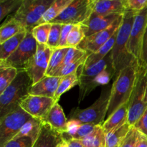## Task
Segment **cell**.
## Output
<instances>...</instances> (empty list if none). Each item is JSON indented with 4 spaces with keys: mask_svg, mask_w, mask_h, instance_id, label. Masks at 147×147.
<instances>
[{
    "mask_svg": "<svg viewBox=\"0 0 147 147\" xmlns=\"http://www.w3.org/2000/svg\"><path fill=\"white\" fill-rule=\"evenodd\" d=\"M139 133V131L134 126H131L129 133L121 142L119 147H136Z\"/></svg>",
    "mask_w": 147,
    "mask_h": 147,
    "instance_id": "obj_37",
    "label": "cell"
},
{
    "mask_svg": "<svg viewBox=\"0 0 147 147\" xmlns=\"http://www.w3.org/2000/svg\"><path fill=\"white\" fill-rule=\"evenodd\" d=\"M77 85H79V79L78 72L77 73H73V74L68 75V76L62 77L61 80H60L57 90H56L55 95V100L56 102H58L60 96L63 93L67 92V90H70L72 88L77 86Z\"/></svg>",
    "mask_w": 147,
    "mask_h": 147,
    "instance_id": "obj_29",
    "label": "cell"
},
{
    "mask_svg": "<svg viewBox=\"0 0 147 147\" xmlns=\"http://www.w3.org/2000/svg\"><path fill=\"white\" fill-rule=\"evenodd\" d=\"M24 32H27L25 27L17 20L9 17L7 21L1 24L0 28V45L11 37Z\"/></svg>",
    "mask_w": 147,
    "mask_h": 147,
    "instance_id": "obj_21",
    "label": "cell"
},
{
    "mask_svg": "<svg viewBox=\"0 0 147 147\" xmlns=\"http://www.w3.org/2000/svg\"><path fill=\"white\" fill-rule=\"evenodd\" d=\"M119 30H118L117 31H116V32L109 39V41H108L106 44L103 45L98 51H96V53H92L91 55H90L88 57L86 63L83 65V67L87 68V67H90V66L96 64V63H98L100 60L104 59L105 57H106L109 53L111 52L112 49H113V46H114L115 42H116V35H117V32L118 31H119Z\"/></svg>",
    "mask_w": 147,
    "mask_h": 147,
    "instance_id": "obj_22",
    "label": "cell"
},
{
    "mask_svg": "<svg viewBox=\"0 0 147 147\" xmlns=\"http://www.w3.org/2000/svg\"><path fill=\"white\" fill-rule=\"evenodd\" d=\"M131 127V126L127 122L106 134V147H119L121 142L129 133Z\"/></svg>",
    "mask_w": 147,
    "mask_h": 147,
    "instance_id": "obj_27",
    "label": "cell"
},
{
    "mask_svg": "<svg viewBox=\"0 0 147 147\" xmlns=\"http://www.w3.org/2000/svg\"><path fill=\"white\" fill-rule=\"evenodd\" d=\"M52 53L53 49L49 47L47 45L37 43V52L24 70L30 76L32 85L37 83L46 76Z\"/></svg>",
    "mask_w": 147,
    "mask_h": 147,
    "instance_id": "obj_11",
    "label": "cell"
},
{
    "mask_svg": "<svg viewBox=\"0 0 147 147\" xmlns=\"http://www.w3.org/2000/svg\"><path fill=\"white\" fill-rule=\"evenodd\" d=\"M33 144L34 143L30 138L25 136L11 139L3 147H32Z\"/></svg>",
    "mask_w": 147,
    "mask_h": 147,
    "instance_id": "obj_40",
    "label": "cell"
},
{
    "mask_svg": "<svg viewBox=\"0 0 147 147\" xmlns=\"http://www.w3.org/2000/svg\"><path fill=\"white\" fill-rule=\"evenodd\" d=\"M54 0H24L20 8L11 17L32 31L39 24L47 9Z\"/></svg>",
    "mask_w": 147,
    "mask_h": 147,
    "instance_id": "obj_7",
    "label": "cell"
},
{
    "mask_svg": "<svg viewBox=\"0 0 147 147\" xmlns=\"http://www.w3.org/2000/svg\"><path fill=\"white\" fill-rule=\"evenodd\" d=\"M86 37L83 27L81 24L73 25L67 40V45L68 47H77Z\"/></svg>",
    "mask_w": 147,
    "mask_h": 147,
    "instance_id": "obj_32",
    "label": "cell"
},
{
    "mask_svg": "<svg viewBox=\"0 0 147 147\" xmlns=\"http://www.w3.org/2000/svg\"><path fill=\"white\" fill-rule=\"evenodd\" d=\"M147 27V7L135 14L128 50L138 60L141 58L142 42Z\"/></svg>",
    "mask_w": 147,
    "mask_h": 147,
    "instance_id": "obj_12",
    "label": "cell"
},
{
    "mask_svg": "<svg viewBox=\"0 0 147 147\" xmlns=\"http://www.w3.org/2000/svg\"><path fill=\"white\" fill-rule=\"evenodd\" d=\"M24 0H1L0 1V20H3L14 10L17 11Z\"/></svg>",
    "mask_w": 147,
    "mask_h": 147,
    "instance_id": "obj_34",
    "label": "cell"
},
{
    "mask_svg": "<svg viewBox=\"0 0 147 147\" xmlns=\"http://www.w3.org/2000/svg\"><path fill=\"white\" fill-rule=\"evenodd\" d=\"M69 48L70 47L53 49L46 76H54L55 73L60 70Z\"/></svg>",
    "mask_w": 147,
    "mask_h": 147,
    "instance_id": "obj_26",
    "label": "cell"
},
{
    "mask_svg": "<svg viewBox=\"0 0 147 147\" xmlns=\"http://www.w3.org/2000/svg\"><path fill=\"white\" fill-rule=\"evenodd\" d=\"M63 140V135L53 131L47 125L42 124L39 136L32 147H57Z\"/></svg>",
    "mask_w": 147,
    "mask_h": 147,
    "instance_id": "obj_20",
    "label": "cell"
},
{
    "mask_svg": "<svg viewBox=\"0 0 147 147\" xmlns=\"http://www.w3.org/2000/svg\"><path fill=\"white\" fill-rule=\"evenodd\" d=\"M67 121H68L58 102L55 103L47 116L41 121L42 124L47 125L61 135L67 133Z\"/></svg>",
    "mask_w": 147,
    "mask_h": 147,
    "instance_id": "obj_16",
    "label": "cell"
},
{
    "mask_svg": "<svg viewBox=\"0 0 147 147\" xmlns=\"http://www.w3.org/2000/svg\"><path fill=\"white\" fill-rule=\"evenodd\" d=\"M19 71L12 67H0V94L16 78Z\"/></svg>",
    "mask_w": 147,
    "mask_h": 147,
    "instance_id": "obj_30",
    "label": "cell"
},
{
    "mask_svg": "<svg viewBox=\"0 0 147 147\" xmlns=\"http://www.w3.org/2000/svg\"><path fill=\"white\" fill-rule=\"evenodd\" d=\"M135 128L143 134L147 136V108L144 113H143L140 119H139L136 124L134 125Z\"/></svg>",
    "mask_w": 147,
    "mask_h": 147,
    "instance_id": "obj_42",
    "label": "cell"
},
{
    "mask_svg": "<svg viewBox=\"0 0 147 147\" xmlns=\"http://www.w3.org/2000/svg\"><path fill=\"white\" fill-rule=\"evenodd\" d=\"M73 25L72 24H63L61 30V34H60V44H59L58 48H64V47H68L67 45V40L70 31L73 29Z\"/></svg>",
    "mask_w": 147,
    "mask_h": 147,
    "instance_id": "obj_41",
    "label": "cell"
},
{
    "mask_svg": "<svg viewBox=\"0 0 147 147\" xmlns=\"http://www.w3.org/2000/svg\"><path fill=\"white\" fill-rule=\"evenodd\" d=\"M123 14H113L107 16L91 15L89 20L82 24L86 37L92 35L109 28Z\"/></svg>",
    "mask_w": 147,
    "mask_h": 147,
    "instance_id": "obj_15",
    "label": "cell"
},
{
    "mask_svg": "<svg viewBox=\"0 0 147 147\" xmlns=\"http://www.w3.org/2000/svg\"><path fill=\"white\" fill-rule=\"evenodd\" d=\"M147 108V67L139 63L137 78L129 104L128 123L134 126Z\"/></svg>",
    "mask_w": 147,
    "mask_h": 147,
    "instance_id": "obj_6",
    "label": "cell"
},
{
    "mask_svg": "<svg viewBox=\"0 0 147 147\" xmlns=\"http://www.w3.org/2000/svg\"><path fill=\"white\" fill-rule=\"evenodd\" d=\"M88 56L89 55H86L84 57L76 60V61H74L73 63H70L69 64L63 66L55 73V75L54 76H56V77H63V76H68V75L77 73L78 69L80 67V66H82L86 63V60H87Z\"/></svg>",
    "mask_w": 147,
    "mask_h": 147,
    "instance_id": "obj_33",
    "label": "cell"
},
{
    "mask_svg": "<svg viewBox=\"0 0 147 147\" xmlns=\"http://www.w3.org/2000/svg\"><path fill=\"white\" fill-rule=\"evenodd\" d=\"M73 1V0H54L53 4L47 9L39 22L38 25L46 23H50L56 17H58L62 11ZM37 25V26H38Z\"/></svg>",
    "mask_w": 147,
    "mask_h": 147,
    "instance_id": "obj_24",
    "label": "cell"
},
{
    "mask_svg": "<svg viewBox=\"0 0 147 147\" xmlns=\"http://www.w3.org/2000/svg\"><path fill=\"white\" fill-rule=\"evenodd\" d=\"M55 103L54 98L29 95L20 106L32 117L42 121Z\"/></svg>",
    "mask_w": 147,
    "mask_h": 147,
    "instance_id": "obj_14",
    "label": "cell"
},
{
    "mask_svg": "<svg viewBox=\"0 0 147 147\" xmlns=\"http://www.w3.org/2000/svg\"><path fill=\"white\" fill-rule=\"evenodd\" d=\"M126 11L139 12L147 7V0H126Z\"/></svg>",
    "mask_w": 147,
    "mask_h": 147,
    "instance_id": "obj_39",
    "label": "cell"
},
{
    "mask_svg": "<svg viewBox=\"0 0 147 147\" xmlns=\"http://www.w3.org/2000/svg\"><path fill=\"white\" fill-rule=\"evenodd\" d=\"M27 32L20 33L7 40L0 45V61L8 58L17 49L25 37Z\"/></svg>",
    "mask_w": 147,
    "mask_h": 147,
    "instance_id": "obj_25",
    "label": "cell"
},
{
    "mask_svg": "<svg viewBox=\"0 0 147 147\" xmlns=\"http://www.w3.org/2000/svg\"><path fill=\"white\" fill-rule=\"evenodd\" d=\"M111 90V87L103 88L99 98L88 108L85 109L77 108L72 110L69 120L76 121L80 124L103 125L107 114Z\"/></svg>",
    "mask_w": 147,
    "mask_h": 147,
    "instance_id": "obj_5",
    "label": "cell"
},
{
    "mask_svg": "<svg viewBox=\"0 0 147 147\" xmlns=\"http://www.w3.org/2000/svg\"><path fill=\"white\" fill-rule=\"evenodd\" d=\"M66 141L67 144V147H85L82 142L78 139H64Z\"/></svg>",
    "mask_w": 147,
    "mask_h": 147,
    "instance_id": "obj_45",
    "label": "cell"
},
{
    "mask_svg": "<svg viewBox=\"0 0 147 147\" xmlns=\"http://www.w3.org/2000/svg\"><path fill=\"white\" fill-rule=\"evenodd\" d=\"M123 16L122 15L121 17H119L109 28L85 37L83 41L78 46L77 48L86 52L89 55L92 53H96L103 45L106 44L109 39L119 30L121 24Z\"/></svg>",
    "mask_w": 147,
    "mask_h": 147,
    "instance_id": "obj_13",
    "label": "cell"
},
{
    "mask_svg": "<svg viewBox=\"0 0 147 147\" xmlns=\"http://www.w3.org/2000/svg\"><path fill=\"white\" fill-rule=\"evenodd\" d=\"M62 27H63V24H52L47 45L51 49H53H53L58 48L59 44H60Z\"/></svg>",
    "mask_w": 147,
    "mask_h": 147,
    "instance_id": "obj_35",
    "label": "cell"
},
{
    "mask_svg": "<svg viewBox=\"0 0 147 147\" xmlns=\"http://www.w3.org/2000/svg\"><path fill=\"white\" fill-rule=\"evenodd\" d=\"M93 11V0H73L51 24H82L89 20Z\"/></svg>",
    "mask_w": 147,
    "mask_h": 147,
    "instance_id": "obj_8",
    "label": "cell"
},
{
    "mask_svg": "<svg viewBox=\"0 0 147 147\" xmlns=\"http://www.w3.org/2000/svg\"><path fill=\"white\" fill-rule=\"evenodd\" d=\"M129 102L119 107L105 121L104 123L102 125V127L106 135L112 131L113 129L127 123L128 115H129Z\"/></svg>",
    "mask_w": 147,
    "mask_h": 147,
    "instance_id": "obj_19",
    "label": "cell"
},
{
    "mask_svg": "<svg viewBox=\"0 0 147 147\" xmlns=\"http://www.w3.org/2000/svg\"><path fill=\"white\" fill-rule=\"evenodd\" d=\"M125 1L126 0H93L92 15L123 14L126 11Z\"/></svg>",
    "mask_w": 147,
    "mask_h": 147,
    "instance_id": "obj_18",
    "label": "cell"
},
{
    "mask_svg": "<svg viewBox=\"0 0 147 147\" xmlns=\"http://www.w3.org/2000/svg\"><path fill=\"white\" fill-rule=\"evenodd\" d=\"M57 147H67V142H66L65 140L63 139L61 142L58 144Z\"/></svg>",
    "mask_w": 147,
    "mask_h": 147,
    "instance_id": "obj_46",
    "label": "cell"
},
{
    "mask_svg": "<svg viewBox=\"0 0 147 147\" xmlns=\"http://www.w3.org/2000/svg\"><path fill=\"white\" fill-rule=\"evenodd\" d=\"M106 139L102 125H97L93 133L80 141L85 147H106Z\"/></svg>",
    "mask_w": 147,
    "mask_h": 147,
    "instance_id": "obj_28",
    "label": "cell"
},
{
    "mask_svg": "<svg viewBox=\"0 0 147 147\" xmlns=\"http://www.w3.org/2000/svg\"><path fill=\"white\" fill-rule=\"evenodd\" d=\"M139 67V62L136 60L114 78L106 114L108 118L119 107L129 102L136 84Z\"/></svg>",
    "mask_w": 147,
    "mask_h": 147,
    "instance_id": "obj_2",
    "label": "cell"
},
{
    "mask_svg": "<svg viewBox=\"0 0 147 147\" xmlns=\"http://www.w3.org/2000/svg\"><path fill=\"white\" fill-rule=\"evenodd\" d=\"M86 55L88 54L86 52L80 50V49L77 48V47H70L68 51H67V54H66L65 57L61 67L65 65H67L69 63H73V62L76 61V60L82 58V57H84Z\"/></svg>",
    "mask_w": 147,
    "mask_h": 147,
    "instance_id": "obj_36",
    "label": "cell"
},
{
    "mask_svg": "<svg viewBox=\"0 0 147 147\" xmlns=\"http://www.w3.org/2000/svg\"><path fill=\"white\" fill-rule=\"evenodd\" d=\"M51 27V23H46V24H40L32 30L33 37L37 43L47 45Z\"/></svg>",
    "mask_w": 147,
    "mask_h": 147,
    "instance_id": "obj_31",
    "label": "cell"
},
{
    "mask_svg": "<svg viewBox=\"0 0 147 147\" xmlns=\"http://www.w3.org/2000/svg\"><path fill=\"white\" fill-rule=\"evenodd\" d=\"M139 63L147 67V27L144 36L143 42H142V53H141V58L139 60Z\"/></svg>",
    "mask_w": 147,
    "mask_h": 147,
    "instance_id": "obj_43",
    "label": "cell"
},
{
    "mask_svg": "<svg viewBox=\"0 0 147 147\" xmlns=\"http://www.w3.org/2000/svg\"><path fill=\"white\" fill-rule=\"evenodd\" d=\"M32 80L24 70L19 71L12 83L0 94V115L3 117L20 106L29 96Z\"/></svg>",
    "mask_w": 147,
    "mask_h": 147,
    "instance_id": "obj_4",
    "label": "cell"
},
{
    "mask_svg": "<svg viewBox=\"0 0 147 147\" xmlns=\"http://www.w3.org/2000/svg\"><path fill=\"white\" fill-rule=\"evenodd\" d=\"M42 123L41 121L39 119L32 118L31 119L26 122L24 126L22 127L21 130L20 131L18 134L16 135L14 139H18L21 137H27L30 138L32 140L33 143L36 141L39 134L40 133V131L42 129Z\"/></svg>",
    "mask_w": 147,
    "mask_h": 147,
    "instance_id": "obj_23",
    "label": "cell"
},
{
    "mask_svg": "<svg viewBox=\"0 0 147 147\" xmlns=\"http://www.w3.org/2000/svg\"><path fill=\"white\" fill-rule=\"evenodd\" d=\"M136 14L134 11H126L123 14L121 24L117 32L116 42L111 50L112 62L116 72L115 77L137 60L128 50V44Z\"/></svg>",
    "mask_w": 147,
    "mask_h": 147,
    "instance_id": "obj_3",
    "label": "cell"
},
{
    "mask_svg": "<svg viewBox=\"0 0 147 147\" xmlns=\"http://www.w3.org/2000/svg\"><path fill=\"white\" fill-rule=\"evenodd\" d=\"M96 126L97 125L88 124V123H86V124H80L78 129L77 132L71 138H69V139H78V140H82V139H85L87 136H88L91 133H93V131L96 129Z\"/></svg>",
    "mask_w": 147,
    "mask_h": 147,
    "instance_id": "obj_38",
    "label": "cell"
},
{
    "mask_svg": "<svg viewBox=\"0 0 147 147\" xmlns=\"http://www.w3.org/2000/svg\"><path fill=\"white\" fill-rule=\"evenodd\" d=\"M32 117L20 106L0 119V147L14 139L24 123Z\"/></svg>",
    "mask_w": 147,
    "mask_h": 147,
    "instance_id": "obj_10",
    "label": "cell"
},
{
    "mask_svg": "<svg viewBox=\"0 0 147 147\" xmlns=\"http://www.w3.org/2000/svg\"><path fill=\"white\" fill-rule=\"evenodd\" d=\"M115 73L111 52L104 59L90 67L85 68L83 65L80 66V72L78 74L80 88L79 103L84 100L96 87L109 84L115 77Z\"/></svg>",
    "mask_w": 147,
    "mask_h": 147,
    "instance_id": "obj_1",
    "label": "cell"
},
{
    "mask_svg": "<svg viewBox=\"0 0 147 147\" xmlns=\"http://www.w3.org/2000/svg\"><path fill=\"white\" fill-rule=\"evenodd\" d=\"M37 50V41L33 37L32 31H27L25 37L17 50L5 60L0 61V67H12L18 71H23L35 55Z\"/></svg>",
    "mask_w": 147,
    "mask_h": 147,
    "instance_id": "obj_9",
    "label": "cell"
},
{
    "mask_svg": "<svg viewBox=\"0 0 147 147\" xmlns=\"http://www.w3.org/2000/svg\"><path fill=\"white\" fill-rule=\"evenodd\" d=\"M136 147H147V136L139 132Z\"/></svg>",
    "mask_w": 147,
    "mask_h": 147,
    "instance_id": "obj_44",
    "label": "cell"
},
{
    "mask_svg": "<svg viewBox=\"0 0 147 147\" xmlns=\"http://www.w3.org/2000/svg\"><path fill=\"white\" fill-rule=\"evenodd\" d=\"M61 79L62 77L46 76L41 80L30 87L29 94L54 98Z\"/></svg>",
    "mask_w": 147,
    "mask_h": 147,
    "instance_id": "obj_17",
    "label": "cell"
}]
</instances>
